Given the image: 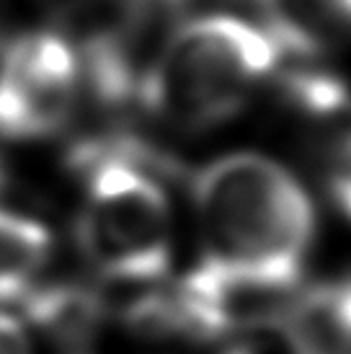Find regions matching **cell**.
Segmentation results:
<instances>
[{
  "label": "cell",
  "instance_id": "52a82bcc",
  "mask_svg": "<svg viewBox=\"0 0 351 354\" xmlns=\"http://www.w3.org/2000/svg\"><path fill=\"white\" fill-rule=\"evenodd\" d=\"M19 305L31 324L59 344H86L104 321L101 295L73 282L34 285Z\"/></svg>",
  "mask_w": 351,
  "mask_h": 354
},
{
  "label": "cell",
  "instance_id": "8992f818",
  "mask_svg": "<svg viewBox=\"0 0 351 354\" xmlns=\"http://www.w3.org/2000/svg\"><path fill=\"white\" fill-rule=\"evenodd\" d=\"M276 50L321 57L351 41V0H254Z\"/></svg>",
  "mask_w": 351,
  "mask_h": 354
},
{
  "label": "cell",
  "instance_id": "8fae6325",
  "mask_svg": "<svg viewBox=\"0 0 351 354\" xmlns=\"http://www.w3.org/2000/svg\"><path fill=\"white\" fill-rule=\"evenodd\" d=\"M8 187V168L3 163V158H0V192Z\"/></svg>",
  "mask_w": 351,
  "mask_h": 354
},
{
  "label": "cell",
  "instance_id": "5b68a950",
  "mask_svg": "<svg viewBox=\"0 0 351 354\" xmlns=\"http://www.w3.org/2000/svg\"><path fill=\"white\" fill-rule=\"evenodd\" d=\"M80 83V59L57 34L13 39L0 57V135L37 140L70 119Z\"/></svg>",
  "mask_w": 351,
  "mask_h": 354
},
{
  "label": "cell",
  "instance_id": "7c38bea8",
  "mask_svg": "<svg viewBox=\"0 0 351 354\" xmlns=\"http://www.w3.org/2000/svg\"><path fill=\"white\" fill-rule=\"evenodd\" d=\"M303 346V344H300ZM300 354H346V352H331V349H307V346H303V352Z\"/></svg>",
  "mask_w": 351,
  "mask_h": 354
},
{
  "label": "cell",
  "instance_id": "7a4b0ae2",
  "mask_svg": "<svg viewBox=\"0 0 351 354\" xmlns=\"http://www.w3.org/2000/svg\"><path fill=\"white\" fill-rule=\"evenodd\" d=\"M153 158L124 138L78 145L70 166L86 181L78 243L108 279L150 282L173 256V215Z\"/></svg>",
  "mask_w": 351,
  "mask_h": 354
},
{
  "label": "cell",
  "instance_id": "ba28073f",
  "mask_svg": "<svg viewBox=\"0 0 351 354\" xmlns=\"http://www.w3.org/2000/svg\"><path fill=\"white\" fill-rule=\"evenodd\" d=\"M52 254V236L39 220L0 209V303H21Z\"/></svg>",
  "mask_w": 351,
  "mask_h": 354
},
{
  "label": "cell",
  "instance_id": "9c48e42d",
  "mask_svg": "<svg viewBox=\"0 0 351 354\" xmlns=\"http://www.w3.org/2000/svg\"><path fill=\"white\" fill-rule=\"evenodd\" d=\"M0 354H34L23 326L3 310H0Z\"/></svg>",
  "mask_w": 351,
  "mask_h": 354
},
{
  "label": "cell",
  "instance_id": "3957f363",
  "mask_svg": "<svg viewBox=\"0 0 351 354\" xmlns=\"http://www.w3.org/2000/svg\"><path fill=\"white\" fill-rule=\"evenodd\" d=\"M276 59V44L248 21L225 13L186 19L163 44L137 101L173 127H217L251 101Z\"/></svg>",
  "mask_w": 351,
  "mask_h": 354
},
{
  "label": "cell",
  "instance_id": "277c9868",
  "mask_svg": "<svg viewBox=\"0 0 351 354\" xmlns=\"http://www.w3.org/2000/svg\"><path fill=\"white\" fill-rule=\"evenodd\" d=\"M189 0H101L80 52V78L101 104L140 99L147 73L186 21Z\"/></svg>",
  "mask_w": 351,
  "mask_h": 354
},
{
  "label": "cell",
  "instance_id": "30bf717a",
  "mask_svg": "<svg viewBox=\"0 0 351 354\" xmlns=\"http://www.w3.org/2000/svg\"><path fill=\"white\" fill-rule=\"evenodd\" d=\"M59 16H88L101 0H44Z\"/></svg>",
  "mask_w": 351,
  "mask_h": 354
},
{
  "label": "cell",
  "instance_id": "6da1fadb",
  "mask_svg": "<svg viewBox=\"0 0 351 354\" xmlns=\"http://www.w3.org/2000/svg\"><path fill=\"white\" fill-rule=\"evenodd\" d=\"M191 199L207 261L300 282L315 209L282 163L258 153L217 158L194 176Z\"/></svg>",
  "mask_w": 351,
  "mask_h": 354
}]
</instances>
